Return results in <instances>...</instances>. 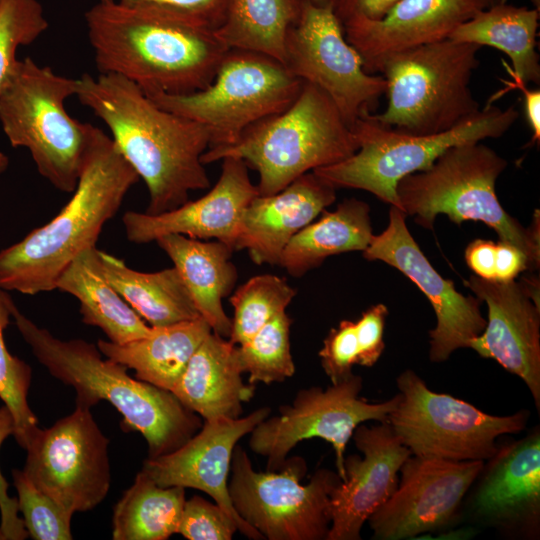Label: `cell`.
<instances>
[{
  "mask_svg": "<svg viewBox=\"0 0 540 540\" xmlns=\"http://www.w3.org/2000/svg\"><path fill=\"white\" fill-rule=\"evenodd\" d=\"M84 17L99 73L124 77L146 94L206 88L229 50L214 29L157 7L97 2Z\"/></svg>",
  "mask_w": 540,
  "mask_h": 540,
  "instance_id": "1",
  "label": "cell"
},
{
  "mask_svg": "<svg viewBox=\"0 0 540 540\" xmlns=\"http://www.w3.org/2000/svg\"><path fill=\"white\" fill-rule=\"evenodd\" d=\"M75 96L105 123L145 182L146 213L172 210L188 201L191 191L210 187L201 161L210 142L204 126L160 107L134 82L115 74L81 75Z\"/></svg>",
  "mask_w": 540,
  "mask_h": 540,
  "instance_id": "2",
  "label": "cell"
},
{
  "mask_svg": "<svg viewBox=\"0 0 540 540\" xmlns=\"http://www.w3.org/2000/svg\"><path fill=\"white\" fill-rule=\"evenodd\" d=\"M139 179L112 138L94 126L69 202L48 223L0 250V288L25 295L56 289L66 267L96 247L104 225Z\"/></svg>",
  "mask_w": 540,
  "mask_h": 540,
  "instance_id": "3",
  "label": "cell"
},
{
  "mask_svg": "<svg viewBox=\"0 0 540 540\" xmlns=\"http://www.w3.org/2000/svg\"><path fill=\"white\" fill-rule=\"evenodd\" d=\"M12 317L33 355L49 373L76 390V405L91 408L109 402L122 416L123 428L146 440L148 458L175 451L201 427V417L168 390L133 378L127 368L82 339L61 340L36 325L14 304Z\"/></svg>",
  "mask_w": 540,
  "mask_h": 540,
  "instance_id": "4",
  "label": "cell"
},
{
  "mask_svg": "<svg viewBox=\"0 0 540 540\" xmlns=\"http://www.w3.org/2000/svg\"><path fill=\"white\" fill-rule=\"evenodd\" d=\"M357 139L337 106L318 87L303 82L295 101L284 111L248 127L232 145L209 148V164L235 157L259 174L260 196L275 194L301 175L347 159Z\"/></svg>",
  "mask_w": 540,
  "mask_h": 540,
  "instance_id": "5",
  "label": "cell"
},
{
  "mask_svg": "<svg viewBox=\"0 0 540 540\" xmlns=\"http://www.w3.org/2000/svg\"><path fill=\"white\" fill-rule=\"evenodd\" d=\"M506 167L502 156L480 142L452 146L430 168L397 183L399 208L429 230L438 214L447 215L457 225L481 221L500 241L519 248L527 258L528 270H535L540 263L539 217L525 228L500 204L496 181Z\"/></svg>",
  "mask_w": 540,
  "mask_h": 540,
  "instance_id": "6",
  "label": "cell"
},
{
  "mask_svg": "<svg viewBox=\"0 0 540 540\" xmlns=\"http://www.w3.org/2000/svg\"><path fill=\"white\" fill-rule=\"evenodd\" d=\"M76 84L25 57L0 92V124L10 145L26 148L39 174L66 193L77 186L94 129L66 111Z\"/></svg>",
  "mask_w": 540,
  "mask_h": 540,
  "instance_id": "7",
  "label": "cell"
},
{
  "mask_svg": "<svg viewBox=\"0 0 540 540\" xmlns=\"http://www.w3.org/2000/svg\"><path fill=\"white\" fill-rule=\"evenodd\" d=\"M480 46L446 38L386 58L378 69L386 80L387 107L370 117L399 132H445L481 108L470 88Z\"/></svg>",
  "mask_w": 540,
  "mask_h": 540,
  "instance_id": "8",
  "label": "cell"
},
{
  "mask_svg": "<svg viewBox=\"0 0 540 540\" xmlns=\"http://www.w3.org/2000/svg\"><path fill=\"white\" fill-rule=\"evenodd\" d=\"M518 117L514 105L502 109L486 104L445 132L414 135L385 127L368 114L351 128L358 142L357 151L345 160L313 172L336 189L365 190L399 208L396 186L403 177L430 168L452 146L501 137Z\"/></svg>",
  "mask_w": 540,
  "mask_h": 540,
  "instance_id": "9",
  "label": "cell"
},
{
  "mask_svg": "<svg viewBox=\"0 0 540 540\" xmlns=\"http://www.w3.org/2000/svg\"><path fill=\"white\" fill-rule=\"evenodd\" d=\"M302 83L271 56L229 49L206 88L183 95L145 94L160 107L204 126L209 149L234 144L251 125L287 109Z\"/></svg>",
  "mask_w": 540,
  "mask_h": 540,
  "instance_id": "10",
  "label": "cell"
},
{
  "mask_svg": "<svg viewBox=\"0 0 540 540\" xmlns=\"http://www.w3.org/2000/svg\"><path fill=\"white\" fill-rule=\"evenodd\" d=\"M303 458H287L274 471H256L241 446H235L228 480L234 510L268 540H323L331 526L330 496L341 482L337 471L318 469L310 481Z\"/></svg>",
  "mask_w": 540,
  "mask_h": 540,
  "instance_id": "11",
  "label": "cell"
},
{
  "mask_svg": "<svg viewBox=\"0 0 540 540\" xmlns=\"http://www.w3.org/2000/svg\"><path fill=\"white\" fill-rule=\"evenodd\" d=\"M399 399L388 415L392 430L412 455L451 461H485L498 451L496 439L519 433L529 412L487 414L448 394L430 390L413 370L396 379Z\"/></svg>",
  "mask_w": 540,
  "mask_h": 540,
  "instance_id": "12",
  "label": "cell"
},
{
  "mask_svg": "<svg viewBox=\"0 0 540 540\" xmlns=\"http://www.w3.org/2000/svg\"><path fill=\"white\" fill-rule=\"evenodd\" d=\"M362 385V378L353 373L326 389L300 390L291 404L279 408L278 415L268 416L251 431V450L264 456L266 469L274 471L283 466L297 443L321 438L332 445L337 473L344 480L345 449L355 428L366 421L387 422L399 399L396 394L387 401L370 403L360 397Z\"/></svg>",
  "mask_w": 540,
  "mask_h": 540,
  "instance_id": "13",
  "label": "cell"
},
{
  "mask_svg": "<svg viewBox=\"0 0 540 540\" xmlns=\"http://www.w3.org/2000/svg\"><path fill=\"white\" fill-rule=\"evenodd\" d=\"M109 440L90 408L75 410L33 432L23 472L40 491L73 515L99 505L111 482Z\"/></svg>",
  "mask_w": 540,
  "mask_h": 540,
  "instance_id": "14",
  "label": "cell"
},
{
  "mask_svg": "<svg viewBox=\"0 0 540 540\" xmlns=\"http://www.w3.org/2000/svg\"><path fill=\"white\" fill-rule=\"evenodd\" d=\"M283 64L295 77L326 93L350 128L373 113L386 92L385 78L364 69L333 9L308 1L287 34Z\"/></svg>",
  "mask_w": 540,
  "mask_h": 540,
  "instance_id": "15",
  "label": "cell"
},
{
  "mask_svg": "<svg viewBox=\"0 0 540 540\" xmlns=\"http://www.w3.org/2000/svg\"><path fill=\"white\" fill-rule=\"evenodd\" d=\"M484 461H451L410 455L392 496L369 518L373 539L402 540L447 527Z\"/></svg>",
  "mask_w": 540,
  "mask_h": 540,
  "instance_id": "16",
  "label": "cell"
},
{
  "mask_svg": "<svg viewBox=\"0 0 540 540\" xmlns=\"http://www.w3.org/2000/svg\"><path fill=\"white\" fill-rule=\"evenodd\" d=\"M406 216L401 209L391 206L387 228L372 236L363 256L398 269L428 298L437 318L435 328L429 332V358L443 362L455 350L469 348L470 341L485 329L486 319L476 296H464L452 280L444 279L434 269L408 230Z\"/></svg>",
  "mask_w": 540,
  "mask_h": 540,
  "instance_id": "17",
  "label": "cell"
},
{
  "mask_svg": "<svg viewBox=\"0 0 540 540\" xmlns=\"http://www.w3.org/2000/svg\"><path fill=\"white\" fill-rule=\"evenodd\" d=\"M270 413L269 407H260L245 417L204 420L202 427L181 447L159 457L147 458L142 471L159 486H180L205 492L230 515L244 536L264 539L234 510L228 480L237 442Z\"/></svg>",
  "mask_w": 540,
  "mask_h": 540,
  "instance_id": "18",
  "label": "cell"
},
{
  "mask_svg": "<svg viewBox=\"0 0 540 540\" xmlns=\"http://www.w3.org/2000/svg\"><path fill=\"white\" fill-rule=\"evenodd\" d=\"M351 438L363 456L345 457V479L330 496L326 540H360L364 523L395 492L398 472L411 455L388 422L371 427L361 423Z\"/></svg>",
  "mask_w": 540,
  "mask_h": 540,
  "instance_id": "19",
  "label": "cell"
},
{
  "mask_svg": "<svg viewBox=\"0 0 540 540\" xmlns=\"http://www.w3.org/2000/svg\"><path fill=\"white\" fill-rule=\"evenodd\" d=\"M222 161L218 181L201 198L159 214L125 212L122 223L127 239L143 244L181 234L200 240L215 238L235 250L242 214L259 194L243 160L225 157Z\"/></svg>",
  "mask_w": 540,
  "mask_h": 540,
  "instance_id": "20",
  "label": "cell"
},
{
  "mask_svg": "<svg viewBox=\"0 0 540 540\" xmlns=\"http://www.w3.org/2000/svg\"><path fill=\"white\" fill-rule=\"evenodd\" d=\"M485 302L488 319L469 348L497 361L523 380L540 409V307L519 282L491 281L472 275L464 281Z\"/></svg>",
  "mask_w": 540,
  "mask_h": 540,
  "instance_id": "21",
  "label": "cell"
},
{
  "mask_svg": "<svg viewBox=\"0 0 540 540\" xmlns=\"http://www.w3.org/2000/svg\"><path fill=\"white\" fill-rule=\"evenodd\" d=\"M489 6V0H399L378 20L355 18L342 26L364 69L374 74L389 56L446 39Z\"/></svg>",
  "mask_w": 540,
  "mask_h": 540,
  "instance_id": "22",
  "label": "cell"
},
{
  "mask_svg": "<svg viewBox=\"0 0 540 540\" xmlns=\"http://www.w3.org/2000/svg\"><path fill=\"white\" fill-rule=\"evenodd\" d=\"M335 199L336 188L313 171L275 194L257 195L242 214L235 250L246 249L258 265L279 264L291 238Z\"/></svg>",
  "mask_w": 540,
  "mask_h": 540,
  "instance_id": "23",
  "label": "cell"
},
{
  "mask_svg": "<svg viewBox=\"0 0 540 540\" xmlns=\"http://www.w3.org/2000/svg\"><path fill=\"white\" fill-rule=\"evenodd\" d=\"M481 471L472 511L482 522L513 528L535 525L540 514V433L498 449Z\"/></svg>",
  "mask_w": 540,
  "mask_h": 540,
  "instance_id": "24",
  "label": "cell"
},
{
  "mask_svg": "<svg viewBox=\"0 0 540 540\" xmlns=\"http://www.w3.org/2000/svg\"><path fill=\"white\" fill-rule=\"evenodd\" d=\"M236 345L211 332L190 358L171 392L204 420L236 419L252 399L255 385L244 383Z\"/></svg>",
  "mask_w": 540,
  "mask_h": 540,
  "instance_id": "25",
  "label": "cell"
},
{
  "mask_svg": "<svg viewBox=\"0 0 540 540\" xmlns=\"http://www.w3.org/2000/svg\"><path fill=\"white\" fill-rule=\"evenodd\" d=\"M155 242L172 260L212 332L229 338L231 319L224 311L222 299L237 280L236 267L230 260L233 249L220 241L205 242L181 234L164 235Z\"/></svg>",
  "mask_w": 540,
  "mask_h": 540,
  "instance_id": "26",
  "label": "cell"
},
{
  "mask_svg": "<svg viewBox=\"0 0 540 540\" xmlns=\"http://www.w3.org/2000/svg\"><path fill=\"white\" fill-rule=\"evenodd\" d=\"M211 332L209 324L199 317L152 327L148 336L124 344L99 339L97 347L105 357L133 369L137 379L171 391Z\"/></svg>",
  "mask_w": 540,
  "mask_h": 540,
  "instance_id": "27",
  "label": "cell"
},
{
  "mask_svg": "<svg viewBox=\"0 0 540 540\" xmlns=\"http://www.w3.org/2000/svg\"><path fill=\"white\" fill-rule=\"evenodd\" d=\"M97 248L81 252L62 272L56 289L80 303L82 321L100 328L110 342L124 344L148 336L152 327L130 307L99 269Z\"/></svg>",
  "mask_w": 540,
  "mask_h": 540,
  "instance_id": "28",
  "label": "cell"
},
{
  "mask_svg": "<svg viewBox=\"0 0 540 540\" xmlns=\"http://www.w3.org/2000/svg\"><path fill=\"white\" fill-rule=\"evenodd\" d=\"M99 269L131 308L152 327L201 317L177 269L140 272L97 250Z\"/></svg>",
  "mask_w": 540,
  "mask_h": 540,
  "instance_id": "29",
  "label": "cell"
},
{
  "mask_svg": "<svg viewBox=\"0 0 540 540\" xmlns=\"http://www.w3.org/2000/svg\"><path fill=\"white\" fill-rule=\"evenodd\" d=\"M297 232L285 246L280 260L286 271L300 277L318 267L329 256L364 251L372 234L370 207L355 198L344 200L334 211Z\"/></svg>",
  "mask_w": 540,
  "mask_h": 540,
  "instance_id": "30",
  "label": "cell"
},
{
  "mask_svg": "<svg viewBox=\"0 0 540 540\" xmlns=\"http://www.w3.org/2000/svg\"><path fill=\"white\" fill-rule=\"evenodd\" d=\"M538 27V9L502 3L478 11L455 28L448 38L502 51L510 58L515 75L526 84H539Z\"/></svg>",
  "mask_w": 540,
  "mask_h": 540,
  "instance_id": "31",
  "label": "cell"
},
{
  "mask_svg": "<svg viewBox=\"0 0 540 540\" xmlns=\"http://www.w3.org/2000/svg\"><path fill=\"white\" fill-rule=\"evenodd\" d=\"M307 0H228L217 36L229 49L254 51L283 63L285 40Z\"/></svg>",
  "mask_w": 540,
  "mask_h": 540,
  "instance_id": "32",
  "label": "cell"
},
{
  "mask_svg": "<svg viewBox=\"0 0 540 540\" xmlns=\"http://www.w3.org/2000/svg\"><path fill=\"white\" fill-rule=\"evenodd\" d=\"M185 501V488L159 486L141 470L114 506L112 538L167 540L177 534Z\"/></svg>",
  "mask_w": 540,
  "mask_h": 540,
  "instance_id": "33",
  "label": "cell"
},
{
  "mask_svg": "<svg viewBox=\"0 0 540 540\" xmlns=\"http://www.w3.org/2000/svg\"><path fill=\"white\" fill-rule=\"evenodd\" d=\"M292 319L281 312L259 329L248 341L236 345V356L248 383L266 385L283 382L295 373L290 350Z\"/></svg>",
  "mask_w": 540,
  "mask_h": 540,
  "instance_id": "34",
  "label": "cell"
},
{
  "mask_svg": "<svg viewBox=\"0 0 540 540\" xmlns=\"http://www.w3.org/2000/svg\"><path fill=\"white\" fill-rule=\"evenodd\" d=\"M296 290L285 279L272 274L254 276L231 296L234 308L229 341L241 345L259 329L284 312Z\"/></svg>",
  "mask_w": 540,
  "mask_h": 540,
  "instance_id": "35",
  "label": "cell"
},
{
  "mask_svg": "<svg viewBox=\"0 0 540 540\" xmlns=\"http://www.w3.org/2000/svg\"><path fill=\"white\" fill-rule=\"evenodd\" d=\"M14 304L7 291L0 288V399L13 415L15 440L25 449L29 438L38 428V419L28 403L31 367L12 355L4 340V331L10 323Z\"/></svg>",
  "mask_w": 540,
  "mask_h": 540,
  "instance_id": "36",
  "label": "cell"
},
{
  "mask_svg": "<svg viewBox=\"0 0 540 540\" xmlns=\"http://www.w3.org/2000/svg\"><path fill=\"white\" fill-rule=\"evenodd\" d=\"M48 27L38 0H0V92L18 61V48L32 44Z\"/></svg>",
  "mask_w": 540,
  "mask_h": 540,
  "instance_id": "37",
  "label": "cell"
},
{
  "mask_svg": "<svg viewBox=\"0 0 540 540\" xmlns=\"http://www.w3.org/2000/svg\"><path fill=\"white\" fill-rule=\"evenodd\" d=\"M28 536L34 540H71V517L57 502L40 491L23 470L12 471Z\"/></svg>",
  "mask_w": 540,
  "mask_h": 540,
  "instance_id": "38",
  "label": "cell"
},
{
  "mask_svg": "<svg viewBox=\"0 0 540 540\" xmlns=\"http://www.w3.org/2000/svg\"><path fill=\"white\" fill-rule=\"evenodd\" d=\"M236 522L216 502L195 495L186 500L177 534L188 540H231Z\"/></svg>",
  "mask_w": 540,
  "mask_h": 540,
  "instance_id": "39",
  "label": "cell"
},
{
  "mask_svg": "<svg viewBox=\"0 0 540 540\" xmlns=\"http://www.w3.org/2000/svg\"><path fill=\"white\" fill-rule=\"evenodd\" d=\"M318 354L322 368L331 384L351 376L353 365L358 364L355 322L342 320L337 327L332 328Z\"/></svg>",
  "mask_w": 540,
  "mask_h": 540,
  "instance_id": "40",
  "label": "cell"
},
{
  "mask_svg": "<svg viewBox=\"0 0 540 540\" xmlns=\"http://www.w3.org/2000/svg\"><path fill=\"white\" fill-rule=\"evenodd\" d=\"M15 433V421L6 405L0 407V448ZM9 484L0 470V540H23L28 537L23 519L18 516V501L8 495Z\"/></svg>",
  "mask_w": 540,
  "mask_h": 540,
  "instance_id": "41",
  "label": "cell"
},
{
  "mask_svg": "<svg viewBox=\"0 0 540 540\" xmlns=\"http://www.w3.org/2000/svg\"><path fill=\"white\" fill-rule=\"evenodd\" d=\"M388 316L386 305L378 303L364 311L355 322L358 343V364L372 367L385 349L384 329Z\"/></svg>",
  "mask_w": 540,
  "mask_h": 540,
  "instance_id": "42",
  "label": "cell"
},
{
  "mask_svg": "<svg viewBox=\"0 0 540 540\" xmlns=\"http://www.w3.org/2000/svg\"><path fill=\"white\" fill-rule=\"evenodd\" d=\"M129 4H140L168 10L199 23L215 31L222 25L228 0H118Z\"/></svg>",
  "mask_w": 540,
  "mask_h": 540,
  "instance_id": "43",
  "label": "cell"
},
{
  "mask_svg": "<svg viewBox=\"0 0 540 540\" xmlns=\"http://www.w3.org/2000/svg\"><path fill=\"white\" fill-rule=\"evenodd\" d=\"M503 66L505 67L508 74L512 77V81L502 80L505 83L506 88L493 96L491 104L495 101L496 98L503 96L505 92L518 89L523 94L524 99V109L527 122L532 130V139L529 145L538 143L540 140V90L539 89H530L527 87V84L517 75L513 73L510 65L502 61Z\"/></svg>",
  "mask_w": 540,
  "mask_h": 540,
  "instance_id": "44",
  "label": "cell"
},
{
  "mask_svg": "<svg viewBox=\"0 0 540 540\" xmlns=\"http://www.w3.org/2000/svg\"><path fill=\"white\" fill-rule=\"evenodd\" d=\"M399 0H337L333 11L343 25L355 18L378 20Z\"/></svg>",
  "mask_w": 540,
  "mask_h": 540,
  "instance_id": "45",
  "label": "cell"
},
{
  "mask_svg": "<svg viewBox=\"0 0 540 540\" xmlns=\"http://www.w3.org/2000/svg\"><path fill=\"white\" fill-rule=\"evenodd\" d=\"M465 261L476 276L495 281L496 243L476 239L465 249Z\"/></svg>",
  "mask_w": 540,
  "mask_h": 540,
  "instance_id": "46",
  "label": "cell"
},
{
  "mask_svg": "<svg viewBox=\"0 0 540 540\" xmlns=\"http://www.w3.org/2000/svg\"><path fill=\"white\" fill-rule=\"evenodd\" d=\"M524 270H528V261L519 248L503 241L496 243L495 281H512Z\"/></svg>",
  "mask_w": 540,
  "mask_h": 540,
  "instance_id": "47",
  "label": "cell"
},
{
  "mask_svg": "<svg viewBox=\"0 0 540 540\" xmlns=\"http://www.w3.org/2000/svg\"><path fill=\"white\" fill-rule=\"evenodd\" d=\"M310 4L322 8H334L337 0H307Z\"/></svg>",
  "mask_w": 540,
  "mask_h": 540,
  "instance_id": "48",
  "label": "cell"
},
{
  "mask_svg": "<svg viewBox=\"0 0 540 540\" xmlns=\"http://www.w3.org/2000/svg\"><path fill=\"white\" fill-rule=\"evenodd\" d=\"M8 164V157L4 153L0 152V175L7 169Z\"/></svg>",
  "mask_w": 540,
  "mask_h": 540,
  "instance_id": "49",
  "label": "cell"
},
{
  "mask_svg": "<svg viewBox=\"0 0 540 540\" xmlns=\"http://www.w3.org/2000/svg\"><path fill=\"white\" fill-rule=\"evenodd\" d=\"M491 5L507 3L508 0H489Z\"/></svg>",
  "mask_w": 540,
  "mask_h": 540,
  "instance_id": "50",
  "label": "cell"
},
{
  "mask_svg": "<svg viewBox=\"0 0 540 540\" xmlns=\"http://www.w3.org/2000/svg\"><path fill=\"white\" fill-rule=\"evenodd\" d=\"M114 1H118V0H97V2H114Z\"/></svg>",
  "mask_w": 540,
  "mask_h": 540,
  "instance_id": "51",
  "label": "cell"
}]
</instances>
